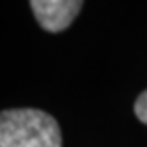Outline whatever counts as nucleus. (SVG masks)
Segmentation results:
<instances>
[{
  "label": "nucleus",
  "mask_w": 147,
  "mask_h": 147,
  "mask_svg": "<svg viewBox=\"0 0 147 147\" xmlns=\"http://www.w3.org/2000/svg\"><path fill=\"white\" fill-rule=\"evenodd\" d=\"M0 147H62L57 121L36 108L0 112Z\"/></svg>",
  "instance_id": "f257e3e1"
},
{
  "label": "nucleus",
  "mask_w": 147,
  "mask_h": 147,
  "mask_svg": "<svg viewBox=\"0 0 147 147\" xmlns=\"http://www.w3.org/2000/svg\"><path fill=\"white\" fill-rule=\"evenodd\" d=\"M30 7L39 25L48 32H60L76 18L83 2L80 0H32Z\"/></svg>",
  "instance_id": "f03ea898"
},
{
  "label": "nucleus",
  "mask_w": 147,
  "mask_h": 147,
  "mask_svg": "<svg viewBox=\"0 0 147 147\" xmlns=\"http://www.w3.org/2000/svg\"><path fill=\"white\" fill-rule=\"evenodd\" d=\"M135 113L144 124H147V90L142 92L135 103Z\"/></svg>",
  "instance_id": "7ed1b4c3"
}]
</instances>
